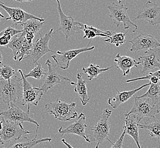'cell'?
<instances>
[{"instance_id": "obj_1", "label": "cell", "mask_w": 160, "mask_h": 148, "mask_svg": "<svg viewBox=\"0 0 160 148\" xmlns=\"http://www.w3.org/2000/svg\"><path fill=\"white\" fill-rule=\"evenodd\" d=\"M22 80L14 76L9 80L0 79V101L9 106L22 97Z\"/></svg>"}, {"instance_id": "obj_2", "label": "cell", "mask_w": 160, "mask_h": 148, "mask_svg": "<svg viewBox=\"0 0 160 148\" xmlns=\"http://www.w3.org/2000/svg\"><path fill=\"white\" fill-rule=\"evenodd\" d=\"M160 99H153L150 97L135 96V101L131 111L126 113H133L141 121L144 119L153 118L160 113Z\"/></svg>"}, {"instance_id": "obj_3", "label": "cell", "mask_w": 160, "mask_h": 148, "mask_svg": "<svg viewBox=\"0 0 160 148\" xmlns=\"http://www.w3.org/2000/svg\"><path fill=\"white\" fill-rule=\"evenodd\" d=\"M77 104H70L57 99L55 102L47 103L45 109L47 113L54 116L55 119L61 121L68 122L76 120L78 113L75 110Z\"/></svg>"}, {"instance_id": "obj_4", "label": "cell", "mask_w": 160, "mask_h": 148, "mask_svg": "<svg viewBox=\"0 0 160 148\" xmlns=\"http://www.w3.org/2000/svg\"><path fill=\"white\" fill-rule=\"evenodd\" d=\"M111 114L112 111L111 110L105 109L94 127L91 128L90 130L92 131L93 141L96 142L95 148H99L100 145L106 140L113 144L109 139L111 129V123L109 122V119Z\"/></svg>"}, {"instance_id": "obj_5", "label": "cell", "mask_w": 160, "mask_h": 148, "mask_svg": "<svg viewBox=\"0 0 160 148\" xmlns=\"http://www.w3.org/2000/svg\"><path fill=\"white\" fill-rule=\"evenodd\" d=\"M57 10L59 15V27L53 34L58 32L63 33L66 39L68 41L71 36H74L76 33L83 32L84 24L75 21L71 16L66 15L61 7L59 0H57Z\"/></svg>"}, {"instance_id": "obj_6", "label": "cell", "mask_w": 160, "mask_h": 148, "mask_svg": "<svg viewBox=\"0 0 160 148\" xmlns=\"http://www.w3.org/2000/svg\"><path fill=\"white\" fill-rule=\"evenodd\" d=\"M107 9L109 11V18L117 27L122 23L125 30L131 28L132 26L135 28L133 32L138 30V26L132 21L128 15V7L124 4L112 2L107 6Z\"/></svg>"}, {"instance_id": "obj_7", "label": "cell", "mask_w": 160, "mask_h": 148, "mask_svg": "<svg viewBox=\"0 0 160 148\" xmlns=\"http://www.w3.org/2000/svg\"><path fill=\"white\" fill-rule=\"evenodd\" d=\"M8 107V110L0 112V117H1L2 120L21 124L28 122L35 124L37 126V129L34 139H37L39 125L38 122L30 116V112L27 111V112H25L23 111L15 104H12Z\"/></svg>"}, {"instance_id": "obj_8", "label": "cell", "mask_w": 160, "mask_h": 148, "mask_svg": "<svg viewBox=\"0 0 160 148\" xmlns=\"http://www.w3.org/2000/svg\"><path fill=\"white\" fill-rule=\"evenodd\" d=\"M18 72L22 80L23 94L21 104L23 106L28 105V111L30 112V106H38L39 101L42 99L44 92L40 87H34L30 83L21 70L19 69Z\"/></svg>"}, {"instance_id": "obj_9", "label": "cell", "mask_w": 160, "mask_h": 148, "mask_svg": "<svg viewBox=\"0 0 160 148\" xmlns=\"http://www.w3.org/2000/svg\"><path fill=\"white\" fill-rule=\"evenodd\" d=\"M54 29H50V30L45 34V36H42L39 33V38L34 43H33L32 49L29 55L26 57L25 59H30L33 63L35 64L39 60L47 53L51 52L56 53L54 51L52 50L48 47V43L52 38Z\"/></svg>"}, {"instance_id": "obj_10", "label": "cell", "mask_w": 160, "mask_h": 148, "mask_svg": "<svg viewBox=\"0 0 160 148\" xmlns=\"http://www.w3.org/2000/svg\"><path fill=\"white\" fill-rule=\"evenodd\" d=\"M90 42L86 47L73 49L65 52H61L58 50L55 53V54L52 55L51 58L55 62V66L60 68L61 70H67L70 66V62L78 55L85 52H92L95 49V46H88Z\"/></svg>"}, {"instance_id": "obj_11", "label": "cell", "mask_w": 160, "mask_h": 148, "mask_svg": "<svg viewBox=\"0 0 160 148\" xmlns=\"http://www.w3.org/2000/svg\"><path fill=\"white\" fill-rule=\"evenodd\" d=\"M131 44L130 51L133 52H148L155 48H160V43L152 35L142 34L128 40Z\"/></svg>"}, {"instance_id": "obj_12", "label": "cell", "mask_w": 160, "mask_h": 148, "mask_svg": "<svg viewBox=\"0 0 160 148\" xmlns=\"http://www.w3.org/2000/svg\"><path fill=\"white\" fill-rule=\"evenodd\" d=\"M2 121L3 127L0 131V137L3 142L11 141L31 133L30 131L23 128L22 124L3 120Z\"/></svg>"}, {"instance_id": "obj_13", "label": "cell", "mask_w": 160, "mask_h": 148, "mask_svg": "<svg viewBox=\"0 0 160 148\" xmlns=\"http://www.w3.org/2000/svg\"><path fill=\"white\" fill-rule=\"evenodd\" d=\"M135 20H145L152 26L160 25V7L157 3L148 1L139 10Z\"/></svg>"}, {"instance_id": "obj_14", "label": "cell", "mask_w": 160, "mask_h": 148, "mask_svg": "<svg viewBox=\"0 0 160 148\" xmlns=\"http://www.w3.org/2000/svg\"><path fill=\"white\" fill-rule=\"evenodd\" d=\"M86 129H91V128L87 125L86 121V116L83 113H80L77 117L75 121L68 126L66 128L61 126L58 129V132L61 135L64 136L66 134L75 135L85 140L87 142H91L90 139L86 134Z\"/></svg>"}, {"instance_id": "obj_15", "label": "cell", "mask_w": 160, "mask_h": 148, "mask_svg": "<svg viewBox=\"0 0 160 148\" xmlns=\"http://www.w3.org/2000/svg\"><path fill=\"white\" fill-rule=\"evenodd\" d=\"M45 64L48 67V71L45 75L43 82L39 86L44 92H47L55 86L61 84L62 81H70L68 77L63 76L58 73L56 69V66L52 65L50 60H47Z\"/></svg>"}, {"instance_id": "obj_16", "label": "cell", "mask_w": 160, "mask_h": 148, "mask_svg": "<svg viewBox=\"0 0 160 148\" xmlns=\"http://www.w3.org/2000/svg\"><path fill=\"white\" fill-rule=\"evenodd\" d=\"M0 7L5 10L9 14V17L7 18V20H11L13 22V25L16 26L17 24H22L28 20L30 19H36L41 21H45V19L39 18L33 14L27 13L19 7H12L7 6L5 3L0 1Z\"/></svg>"}, {"instance_id": "obj_17", "label": "cell", "mask_w": 160, "mask_h": 148, "mask_svg": "<svg viewBox=\"0 0 160 148\" xmlns=\"http://www.w3.org/2000/svg\"><path fill=\"white\" fill-rule=\"evenodd\" d=\"M160 48H155L144 52V55L138 58L141 62L142 68L141 74L153 70L155 68L160 69Z\"/></svg>"}, {"instance_id": "obj_18", "label": "cell", "mask_w": 160, "mask_h": 148, "mask_svg": "<svg viewBox=\"0 0 160 148\" xmlns=\"http://www.w3.org/2000/svg\"><path fill=\"white\" fill-rule=\"evenodd\" d=\"M125 123L123 128L125 129L126 135L130 136L133 139L138 148H142L140 144V137L138 133L140 128L138 124L141 122V121L133 113L129 115L125 114Z\"/></svg>"}, {"instance_id": "obj_19", "label": "cell", "mask_w": 160, "mask_h": 148, "mask_svg": "<svg viewBox=\"0 0 160 148\" xmlns=\"http://www.w3.org/2000/svg\"><path fill=\"white\" fill-rule=\"evenodd\" d=\"M151 82L149 83L145 84L141 87L137 88L134 90L131 91H127L120 92L118 91V93L112 98H109L108 100V105L113 109H117L118 106H121L123 103H125L129 100L134 95L138 92V91L141 90L142 88L148 87L151 85Z\"/></svg>"}, {"instance_id": "obj_20", "label": "cell", "mask_w": 160, "mask_h": 148, "mask_svg": "<svg viewBox=\"0 0 160 148\" xmlns=\"http://www.w3.org/2000/svg\"><path fill=\"white\" fill-rule=\"evenodd\" d=\"M116 67L120 69L122 72L123 76H126L130 73L132 67H138L141 64V62L137 61L136 59L124 55L122 56L118 53L114 59Z\"/></svg>"}, {"instance_id": "obj_21", "label": "cell", "mask_w": 160, "mask_h": 148, "mask_svg": "<svg viewBox=\"0 0 160 148\" xmlns=\"http://www.w3.org/2000/svg\"><path fill=\"white\" fill-rule=\"evenodd\" d=\"M50 138L30 140L26 136L10 141L8 145L2 148H32L43 142H51Z\"/></svg>"}, {"instance_id": "obj_22", "label": "cell", "mask_w": 160, "mask_h": 148, "mask_svg": "<svg viewBox=\"0 0 160 148\" xmlns=\"http://www.w3.org/2000/svg\"><path fill=\"white\" fill-rule=\"evenodd\" d=\"M82 74H77V83L71 81L70 83L74 86V91L78 95L80 101L83 106H85L90 101V97L88 96V89L87 87V81L82 77Z\"/></svg>"}, {"instance_id": "obj_23", "label": "cell", "mask_w": 160, "mask_h": 148, "mask_svg": "<svg viewBox=\"0 0 160 148\" xmlns=\"http://www.w3.org/2000/svg\"><path fill=\"white\" fill-rule=\"evenodd\" d=\"M45 22L38 19H30L21 24L23 26V32L25 34L26 39L29 42H32L35 34L40 32Z\"/></svg>"}, {"instance_id": "obj_24", "label": "cell", "mask_w": 160, "mask_h": 148, "mask_svg": "<svg viewBox=\"0 0 160 148\" xmlns=\"http://www.w3.org/2000/svg\"><path fill=\"white\" fill-rule=\"evenodd\" d=\"M139 128L141 129L148 131L149 135L151 137L160 138V120H157L156 117L153 118L152 121H146L144 123L138 124Z\"/></svg>"}, {"instance_id": "obj_25", "label": "cell", "mask_w": 160, "mask_h": 148, "mask_svg": "<svg viewBox=\"0 0 160 148\" xmlns=\"http://www.w3.org/2000/svg\"><path fill=\"white\" fill-rule=\"evenodd\" d=\"M83 32L84 33L83 39H91L95 38L96 37L109 38L110 36H112L113 32L103 31L95 27L84 24Z\"/></svg>"}, {"instance_id": "obj_26", "label": "cell", "mask_w": 160, "mask_h": 148, "mask_svg": "<svg viewBox=\"0 0 160 148\" xmlns=\"http://www.w3.org/2000/svg\"><path fill=\"white\" fill-rule=\"evenodd\" d=\"M112 67L101 68L99 66L96 65L95 63L90 64L89 67L87 68H82V71L84 73L87 75V78L89 81H92L95 78H97L99 76L100 74L107 71L110 70Z\"/></svg>"}, {"instance_id": "obj_27", "label": "cell", "mask_w": 160, "mask_h": 148, "mask_svg": "<svg viewBox=\"0 0 160 148\" xmlns=\"http://www.w3.org/2000/svg\"><path fill=\"white\" fill-rule=\"evenodd\" d=\"M25 34L24 32H21L20 35L17 34L14 36L9 43L7 47L10 48L13 52V57L16 55L17 53L19 52L22 46L23 42L25 39Z\"/></svg>"}, {"instance_id": "obj_28", "label": "cell", "mask_w": 160, "mask_h": 148, "mask_svg": "<svg viewBox=\"0 0 160 148\" xmlns=\"http://www.w3.org/2000/svg\"><path fill=\"white\" fill-rule=\"evenodd\" d=\"M33 43L32 42H29L28 40H26L25 37V39L23 42L22 46L20 49L19 52L17 53L16 55L13 57V59L14 61H18L19 62L22 61L23 59L29 55L30 53L31 50L32 49Z\"/></svg>"}, {"instance_id": "obj_29", "label": "cell", "mask_w": 160, "mask_h": 148, "mask_svg": "<svg viewBox=\"0 0 160 148\" xmlns=\"http://www.w3.org/2000/svg\"><path fill=\"white\" fill-rule=\"evenodd\" d=\"M46 73L47 72L45 68L43 67L42 65L38 62L35 63V67L33 68L28 74H24V76L26 79L30 77L37 80H41L42 77L46 75Z\"/></svg>"}, {"instance_id": "obj_30", "label": "cell", "mask_w": 160, "mask_h": 148, "mask_svg": "<svg viewBox=\"0 0 160 148\" xmlns=\"http://www.w3.org/2000/svg\"><path fill=\"white\" fill-rule=\"evenodd\" d=\"M127 32H118L115 33L113 32L112 36H110L108 39H105L104 41L107 43H109L111 44H114L116 47H119L125 43V36L127 35Z\"/></svg>"}, {"instance_id": "obj_31", "label": "cell", "mask_w": 160, "mask_h": 148, "mask_svg": "<svg viewBox=\"0 0 160 148\" xmlns=\"http://www.w3.org/2000/svg\"><path fill=\"white\" fill-rule=\"evenodd\" d=\"M141 80H148L151 83L158 84L160 82V70L155 71L153 72H149L145 76L142 77H136L134 79H128L126 81L127 83H131L138 81Z\"/></svg>"}, {"instance_id": "obj_32", "label": "cell", "mask_w": 160, "mask_h": 148, "mask_svg": "<svg viewBox=\"0 0 160 148\" xmlns=\"http://www.w3.org/2000/svg\"><path fill=\"white\" fill-rule=\"evenodd\" d=\"M149 88L144 95L140 96V97H150L153 99H160V84L151 83Z\"/></svg>"}, {"instance_id": "obj_33", "label": "cell", "mask_w": 160, "mask_h": 148, "mask_svg": "<svg viewBox=\"0 0 160 148\" xmlns=\"http://www.w3.org/2000/svg\"><path fill=\"white\" fill-rule=\"evenodd\" d=\"M15 74L14 69L8 65H3L0 67V79L9 80Z\"/></svg>"}, {"instance_id": "obj_34", "label": "cell", "mask_w": 160, "mask_h": 148, "mask_svg": "<svg viewBox=\"0 0 160 148\" xmlns=\"http://www.w3.org/2000/svg\"><path fill=\"white\" fill-rule=\"evenodd\" d=\"M16 26H14L13 25L12 26L7 27V28H5L2 32H0V37L4 36V35H10L13 37L14 36H16L17 34H18L19 33L22 32V30H17L16 28Z\"/></svg>"}, {"instance_id": "obj_35", "label": "cell", "mask_w": 160, "mask_h": 148, "mask_svg": "<svg viewBox=\"0 0 160 148\" xmlns=\"http://www.w3.org/2000/svg\"><path fill=\"white\" fill-rule=\"evenodd\" d=\"M125 135H126L125 129L123 128V131L122 132L120 137L116 141L115 143H113V144H112V146L111 148H122L123 141H124V139L125 137Z\"/></svg>"}, {"instance_id": "obj_36", "label": "cell", "mask_w": 160, "mask_h": 148, "mask_svg": "<svg viewBox=\"0 0 160 148\" xmlns=\"http://www.w3.org/2000/svg\"><path fill=\"white\" fill-rule=\"evenodd\" d=\"M13 38L10 35H4L0 37V46H7Z\"/></svg>"}, {"instance_id": "obj_37", "label": "cell", "mask_w": 160, "mask_h": 148, "mask_svg": "<svg viewBox=\"0 0 160 148\" xmlns=\"http://www.w3.org/2000/svg\"><path fill=\"white\" fill-rule=\"evenodd\" d=\"M61 141L62 143H63L64 145H66L68 148H74V147H72L71 145L69 144V143H68V142L66 141V140L64 139H62L61 140Z\"/></svg>"}, {"instance_id": "obj_38", "label": "cell", "mask_w": 160, "mask_h": 148, "mask_svg": "<svg viewBox=\"0 0 160 148\" xmlns=\"http://www.w3.org/2000/svg\"><path fill=\"white\" fill-rule=\"evenodd\" d=\"M2 61H3V56L2 53L0 52V67H2L3 66V63H2Z\"/></svg>"}, {"instance_id": "obj_39", "label": "cell", "mask_w": 160, "mask_h": 148, "mask_svg": "<svg viewBox=\"0 0 160 148\" xmlns=\"http://www.w3.org/2000/svg\"><path fill=\"white\" fill-rule=\"evenodd\" d=\"M14 1L19 2H32L33 0H14Z\"/></svg>"}, {"instance_id": "obj_40", "label": "cell", "mask_w": 160, "mask_h": 148, "mask_svg": "<svg viewBox=\"0 0 160 148\" xmlns=\"http://www.w3.org/2000/svg\"><path fill=\"white\" fill-rule=\"evenodd\" d=\"M117 1H118V3H122V2H124H124H125L127 0H117Z\"/></svg>"}, {"instance_id": "obj_41", "label": "cell", "mask_w": 160, "mask_h": 148, "mask_svg": "<svg viewBox=\"0 0 160 148\" xmlns=\"http://www.w3.org/2000/svg\"><path fill=\"white\" fill-rule=\"evenodd\" d=\"M3 127V124H2V121H0V131H1Z\"/></svg>"}, {"instance_id": "obj_42", "label": "cell", "mask_w": 160, "mask_h": 148, "mask_svg": "<svg viewBox=\"0 0 160 148\" xmlns=\"http://www.w3.org/2000/svg\"><path fill=\"white\" fill-rule=\"evenodd\" d=\"M0 18H5V16L1 13V12H0Z\"/></svg>"}, {"instance_id": "obj_43", "label": "cell", "mask_w": 160, "mask_h": 148, "mask_svg": "<svg viewBox=\"0 0 160 148\" xmlns=\"http://www.w3.org/2000/svg\"><path fill=\"white\" fill-rule=\"evenodd\" d=\"M3 144H4L3 142H0V146H1V145H3Z\"/></svg>"}, {"instance_id": "obj_44", "label": "cell", "mask_w": 160, "mask_h": 148, "mask_svg": "<svg viewBox=\"0 0 160 148\" xmlns=\"http://www.w3.org/2000/svg\"><path fill=\"white\" fill-rule=\"evenodd\" d=\"M0 142H3L2 141L1 139V137H0ZM3 143H4V142H3Z\"/></svg>"}, {"instance_id": "obj_45", "label": "cell", "mask_w": 160, "mask_h": 148, "mask_svg": "<svg viewBox=\"0 0 160 148\" xmlns=\"http://www.w3.org/2000/svg\"><path fill=\"white\" fill-rule=\"evenodd\" d=\"M160 148V147H159V148Z\"/></svg>"}, {"instance_id": "obj_46", "label": "cell", "mask_w": 160, "mask_h": 148, "mask_svg": "<svg viewBox=\"0 0 160 148\" xmlns=\"http://www.w3.org/2000/svg\"></svg>"}, {"instance_id": "obj_47", "label": "cell", "mask_w": 160, "mask_h": 148, "mask_svg": "<svg viewBox=\"0 0 160 148\" xmlns=\"http://www.w3.org/2000/svg\"></svg>"}]
</instances>
